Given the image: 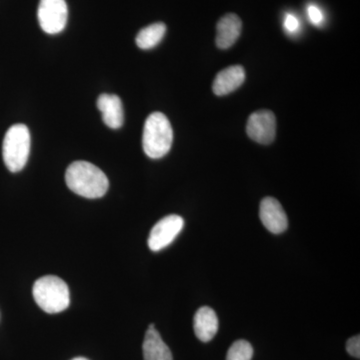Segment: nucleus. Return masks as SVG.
Masks as SVG:
<instances>
[{
  "mask_svg": "<svg viewBox=\"0 0 360 360\" xmlns=\"http://www.w3.org/2000/svg\"><path fill=\"white\" fill-rule=\"evenodd\" d=\"M32 139L25 124H14L7 130L2 146V155L7 169L18 172L25 168L30 158Z\"/></svg>",
  "mask_w": 360,
  "mask_h": 360,
  "instance_id": "nucleus-4",
  "label": "nucleus"
},
{
  "mask_svg": "<svg viewBox=\"0 0 360 360\" xmlns=\"http://www.w3.org/2000/svg\"><path fill=\"white\" fill-rule=\"evenodd\" d=\"M71 360H89V359H84V357H77V359H73Z\"/></svg>",
  "mask_w": 360,
  "mask_h": 360,
  "instance_id": "nucleus-19",
  "label": "nucleus"
},
{
  "mask_svg": "<svg viewBox=\"0 0 360 360\" xmlns=\"http://www.w3.org/2000/svg\"><path fill=\"white\" fill-rule=\"evenodd\" d=\"M142 349H143L144 360H174L169 347L161 338L160 333L155 329V324H150L148 326Z\"/></svg>",
  "mask_w": 360,
  "mask_h": 360,
  "instance_id": "nucleus-13",
  "label": "nucleus"
},
{
  "mask_svg": "<svg viewBox=\"0 0 360 360\" xmlns=\"http://www.w3.org/2000/svg\"><path fill=\"white\" fill-rule=\"evenodd\" d=\"M97 108L103 115V122L110 129H118L124 122L122 99L115 94H101L97 99Z\"/></svg>",
  "mask_w": 360,
  "mask_h": 360,
  "instance_id": "nucleus-9",
  "label": "nucleus"
},
{
  "mask_svg": "<svg viewBox=\"0 0 360 360\" xmlns=\"http://www.w3.org/2000/svg\"><path fill=\"white\" fill-rule=\"evenodd\" d=\"M243 30V22L236 14H225L220 18L217 27V45L221 49H227L236 44Z\"/></svg>",
  "mask_w": 360,
  "mask_h": 360,
  "instance_id": "nucleus-11",
  "label": "nucleus"
},
{
  "mask_svg": "<svg viewBox=\"0 0 360 360\" xmlns=\"http://www.w3.org/2000/svg\"><path fill=\"white\" fill-rule=\"evenodd\" d=\"M32 293L35 302L46 314H59L70 307L68 284L58 276H47L37 279Z\"/></svg>",
  "mask_w": 360,
  "mask_h": 360,
  "instance_id": "nucleus-3",
  "label": "nucleus"
},
{
  "mask_svg": "<svg viewBox=\"0 0 360 360\" xmlns=\"http://www.w3.org/2000/svg\"><path fill=\"white\" fill-rule=\"evenodd\" d=\"M174 141V130L167 116L153 112L144 123L142 146L144 153L153 160H158L169 153Z\"/></svg>",
  "mask_w": 360,
  "mask_h": 360,
  "instance_id": "nucleus-2",
  "label": "nucleus"
},
{
  "mask_svg": "<svg viewBox=\"0 0 360 360\" xmlns=\"http://www.w3.org/2000/svg\"><path fill=\"white\" fill-rule=\"evenodd\" d=\"M184 220L176 214L167 215L151 229L148 236L150 250L160 251L169 245L184 229Z\"/></svg>",
  "mask_w": 360,
  "mask_h": 360,
  "instance_id": "nucleus-6",
  "label": "nucleus"
},
{
  "mask_svg": "<svg viewBox=\"0 0 360 360\" xmlns=\"http://www.w3.org/2000/svg\"><path fill=\"white\" fill-rule=\"evenodd\" d=\"M259 217L267 231L281 234L288 229L286 213L279 201L274 198H265L260 203Z\"/></svg>",
  "mask_w": 360,
  "mask_h": 360,
  "instance_id": "nucleus-8",
  "label": "nucleus"
},
{
  "mask_svg": "<svg viewBox=\"0 0 360 360\" xmlns=\"http://www.w3.org/2000/svg\"><path fill=\"white\" fill-rule=\"evenodd\" d=\"M347 350L348 354L355 359H360V338L359 335H355L349 338L347 342Z\"/></svg>",
  "mask_w": 360,
  "mask_h": 360,
  "instance_id": "nucleus-18",
  "label": "nucleus"
},
{
  "mask_svg": "<svg viewBox=\"0 0 360 360\" xmlns=\"http://www.w3.org/2000/svg\"><path fill=\"white\" fill-rule=\"evenodd\" d=\"M37 18L44 32L58 34L63 32L68 18L65 0H40Z\"/></svg>",
  "mask_w": 360,
  "mask_h": 360,
  "instance_id": "nucleus-5",
  "label": "nucleus"
},
{
  "mask_svg": "<svg viewBox=\"0 0 360 360\" xmlns=\"http://www.w3.org/2000/svg\"><path fill=\"white\" fill-rule=\"evenodd\" d=\"M253 348L248 341L238 340L231 345L227 352L226 360H251Z\"/></svg>",
  "mask_w": 360,
  "mask_h": 360,
  "instance_id": "nucleus-15",
  "label": "nucleus"
},
{
  "mask_svg": "<svg viewBox=\"0 0 360 360\" xmlns=\"http://www.w3.org/2000/svg\"><path fill=\"white\" fill-rule=\"evenodd\" d=\"M65 181L71 191L90 200L103 198L110 186L103 170L87 161L71 163L65 172Z\"/></svg>",
  "mask_w": 360,
  "mask_h": 360,
  "instance_id": "nucleus-1",
  "label": "nucleus"
},
{
  "mask_svg": "<svg viewBox=\"0 0 360 360\" xmlns=\"http://www.w3.org/2000/svg\"><path fill=\"white\" fill-rule=\"evenodd\" d=\"M283 27L286 32L290 33V34H295V33L300 32V21L295 14L288 13L284 18Z\"/></svg>",
  "mask_w": 360,
  "mask_h": 360,
  "instance_id": "nucleus-16",
  "label": "nucleus"
},
{
  "mask_svg": "<svg viewBox=\"0 0 360 360\" xmlns=\"http://www.w3.org/2000/svg\"><path fill=\"white\" fill-rule=\"evenodd\" d=\"M165 32H167V26L165 23H153V25L146 26L141 30L137 34L135 41L139 49L148 51V49H153L156 45L160 44L161 40L165 37Z\"/></svg>",
  "mask_w": 360,
  "mask_h": 360,
  "instance_id": "nucleus-14",
  "label": "nucleus"
},
{
  "mask_svg": "<svg viewBox=\"0 0 360 360\" xmlns=\"http://www.w3.org/2000/svg\"><path fill=\"white\" fill-rule=\"evenodd\" d=\"M246 132L257 143H272L276 135V115L270 110L255 111L248 118Z\"/></svg>",
  "mask_w": 360,
  "mask_h": 360,
  "instance_id": "nucleus-7",
  "label": "nucleus"
},
{
  "mask_svg": "<svg viewBox=\"0 0 360 360\" xmlns=\"http://www.w3.org/2000/svg\"><path fill=\"white\" fill-rule=\"evenodd\" d=\"M307 15H309L310 22L314 25L319 26L323 23V13H322L321 9L319 8V6H315V4H309V7H307Z\"/></svg>",
  "mask_w": 360,
  "mask_h": 360,
  "instance_id": "nucleus-17",
  "label": "nucleus"
},
{
  "mask_svg": "<svg viewBox=\"0 0 360 360\" xmlns=\"http://www.w3.org/2000/svg\"><path fill=\"white\" fill-rule=\"evenodd\" d=\"M245 80V70L243 66L233 65L220 71L213 82L212 89L217 96H224L238 89Z\"/></svg>",
  "mask_w": 360,
  "mask_h": 360,
  "instance_id": "nucleus-10",
  "label": "nucleus"
},
{
  "mask_svg": "<svg viewBox=\"0 0 360 360\" xmlns=\"http://www.w3.org/2000/svg\"><path fill=\"white\" fill-rule=\"evenodd\" d=\"M219 330V319L214 310L203 307L194 315V333L202 342L212 340Z\"/></svg>",
  "mask_w": 360,
  "mask_h": 360,
  "instance_id": "nucleus-12",
  "label": "nucleus"
}]
</instances>
